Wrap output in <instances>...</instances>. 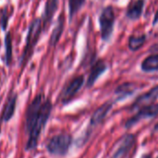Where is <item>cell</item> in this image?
<instances>
[{
    "instance_id": "obj_1",
    "label": "cell",
    "mask_w": 158,
    "mask_h": 158,
    "mask_svg": "<svg viewBox=\"0 0 158 158\" xmlns=\"http://www.w3.org/2000/svg\"><path fill=\"white\" fill-rule=\"evenodd\" d=\"M52 109V102L44 94H37L29 104L25 114V131L28 136L25 151L29 152L37 148L41 134L50 118Z\"/></svg>"
},
{
    "instance_id": "obj_2",
    "label": "cell",
    "mask_w": 158,
    "mask_h": 158,
    "mask_svg": "<svg viewBox=\"0 0 158 158\" xmlns=\"http://www.w3.org/2000/svg\"><path fill=\"white\" fill-rule=\"evenodd\" d=\"M43 20L42 18H36L31 20L29 25L28 32L25 41V46L23 49L22 56L20 57V67L25 68L28 62H30L33 53L34 48L40 39L41 33L43 32Z\"/></svg>"
},
{
    "instance_id": "obj_3",
    "label": "cell",
    "mask_w": 158,
    "mask_h": 158,
    "mask_svg": "<svg viewBox=\"0 0 158 158\" xmlns=\"http://www.w3.org/2000/svg\"><path fill=\"white\" fill-rule=\"evenodd\" d=\"M100 35L103 42H108L114 32V27L116 23V13L112 6H105L98 18Z\"/></svg>"
},
{
    "instance_id": "obj_4",
    "label": "cell",
    "mask_w": 158,
    "mask_h": 158,
    "mask_svg": "<svg viewBox=\"0 0 158 158\" xmlns=\"http://www.w3.org/2000/svg\"><path fill=\"white\" fill-rule=\"evenodd\" d=\"M72 136L68 133H59L53 136L46 143L47 152L54 156H64L68 154L71 144Z\"/></svg>"
},
{
    "instance_id": "obj_5",
    "label": "cell",
    "mask_w": 158,
    "mask_h": 158,
    "mask_svg": "<svg viewBox=\"0 0 158 158\" xmlns=\"http://www.w3.org/2000/svg\"><path fill=\"white\" fill-rule=\"evenodd\" d=\"M136 143V137L133 134L122 136L113 146L108 158H126Z\"/></svg>"
},
{
    "instance_id": "obj_6",
    "label": "cell",
    "mask_w": 158,
    "mask_h": 158,
    "mask_svg": "<svg viewBox=\"0 0 158 158\" xmlns=\"http://www.w3.org/2000/svg\"><path fill=\"white\" fill-rule=\"evenodd\" d=\"M83 84H84L83 75H79L71 79L61 91V94L59 96L61 103L64 105L69 103L74 98V96L79 93V91L81 89Z\"/></svg>"
},
{
    "instance_id": "obj_7",
    "label": "cell",
    "mask_w": 158,
    "mask_h": 158,
    "mask_svg": "<svg viewBox=\"0 0 158 158\" xmlns=\"http://www.w3.org/2000/svg\"><path fill=\"white\" fill-rule=\"evenodd\" d=\"M158 115V103L157 104H152L150 106L142 107L139 109V111L135 114V116H133L132 118H131L130 119L127 120L125 127L126 128H131L132 126H134L136 123L140 122L143 119H146V118H153L155 117H156Z\"/></svg>"
},
{
    "instance_id": "obj_8",
    "label": "cell",
    "mask_w": 158,
    "mask_h": 158,
    "mask_svg": "<svg viewBox=\"0 0 158 158\" xmlns=\"http://www.w3.org/2000/svg\"><path fill=\"white\" fill-rule=\"evenodd\" d=\"M108 67L105 60L103 59H97L91 67V70L86 81V87L91 88L94 85L96 81L99 77H101L106 70Z\"/></svg>"
},
{
    "instance_id": "obj_9",
    "label": "cell",
    "mask_w": 158,
    "mask_h": 158,
    "mask_svg": "<svg viewBox=\"0 0 158 158\" xmlns=\"http://www.w3.org/2000/svg\"><path fill=\"white\" fill-rule=\"evenodd\" d=\"M158 99V85L155 86L154 88H152L150 91H148L147 93L140 95L135 101L134 103L131 105V110L134 109H140L142 107L150 106L152 104L155 103V101Z\"/></svg>"
},
{
    "instance_id": "obj_10",
    "label": "cell",
    "mask_w": 158,
    "mask_h": 158,
    "mask_svg": "<svg viewBox=\"0 0 158 158\" xmlns=\"http://www.w3.org/2000/svg\"><path fill=\"white\" fill-rule=\"evenodd\" d=\"M112 107H113L112 101L106 102L102 106H100L92 115L90 120V126L94 128L98 126L100 123H102L104 119L106 118V116L108 115V113L110 112V110L112 109Z\"/></svg>"
},
{
    "instance_id": "obj_11",
    "label": "cell",
    "mask_w": 158,
    "mask_h": 158,
    "mask_svg": "<svg viewBox=\"0 0 158 158\" xmlns=\"http://www.w3.org/2000/svg\"><path fill=\"white\" fill-rule=\"evenodd\" d=\"M59 0H46L44 10L43 13V31H46L53 20V18L57 10Z\"/></svg>"
},
{
    "instance_id": "obj_12",
    "label": "cell",
    "mask_w": 158,
    "mask_h": 158,
    "mask_svg": "<svg viewBox=\"0 0 158 158\" xmlns=\"http://www.w3.org/2000/svg\"><path fill=\"white\" fill-rule=\"evenodd\" d=\"M145 6V0H134L132 1L126 11V17L130 20H137L139 19L143 12V8Z\"/></svg>"
},
{
    "instance_id": "obj_13",
    "label": "cell",
    "mask_w": 158,
    "mask_h": 158,
    "mask_svg": "<svg viewBox=\"0 0 158 158\" xmlns=\"http://www.w3.org/2000/svg\"><path fill=\"white\" fill-rule=\"evenodd\" d=\"M17 100H18V95L17 94H13L12 95H10L8 97V99L6 100L3 112H2V117H1V120L4 122H8L14 116L15 114V110H16V106H17Z\"/></svg>"
},
{
    "instance_id": "obj_14",
    "label": "cell",
    "mask_w": 158,
    "mask_h": 158,
    "mask_svg": "<svg viewBox=\"0 0 158 158\" xmlns=\"http://www.w3.org/2000/svg\"><path fill=\"white\" fill-rule=\"evenodd\" d=\"M64 27H65V17L63 14H60L49 39V45L51 47L56 46L57 43L59 42L61 35L63 33V31H64Z\"/></svg>"
},
{
    "instance_id": "obj_15",
    "label": "cell",
    "mask_w": 158,
    "mask_h": 158,
    "mask_svg": "<svg viewBox=\"0 0 158 158\" xmlns=\"http://www.w3.org/2000/svg\"><path fill=\"white\" fill-rule=\"evenodd\" d=\"M137 84L134 82H124L120 84L115 91V94L117 95V100L120 101L128 96L131 95L137 90Z\"/></svg>"
},
{
    "instance_id": "obj_16",
    "label": "cell",
    "mask_w": 158,
    "mask_h": 158,
    "mask_svg": "<svg viewBox=\"0 0 158 158\" xmlns=\"http://www.w3.org/2000/svg\"><path fill=\"white\" fill-rule=\"evenodd\" d=\"M141 69L146 73L158 71V53L145 57L141 64Z\"/></svg>"
},
{
    "instance_id": "obj_17",
    "label": "cell",
    "mask_w": 158,
    "mask_h": 158,
    "mask_svg": "<svg viewBox=\"0 0 158 158\" xmlns=\"http://www.w3.org/2000/svg\"><path fill=\"white\" fill-rule=\"evenodd\" d=\"M147 36L146 34L141 35H131L128 40V47L131 51L136 52L140 50L146 43Z\"/></svg>"
},
{
    "instance_id": "obj_18",
    "label": "cell",
    "mask_w": 158,
    "mask_h": 158,
    "mask_svg": "<svg viewBox=\"0 0 158 158\" xmlns=\"http://www.w3.org/2000/svg\"><path fill=\"white\" fill-rule=\"evenodd\" d=\"M5 60L7 66H9L12 61V38L9 31H7L5 36Z\"/></svg>"
},
{
    "instance_id": "obj_19",
    "label": "cell",
    "mask_w": 158,
    "mask_h": 158,
    "mask_svg": "<svg viewBox=\"0 0 158 158\" xmlns=\"http://www.w3.org/2000/svg\"><path fill=\"white\" fill-rule=\"evenodd\" d=\"M86 0H69V16L70 20L82 8Z\"/></svg>"
},
{
    "instance_id": "obj_20",
    "label": "cell",
    "mask_w": 158,
    "mask_h": 158,
    "mask_svg": "<svg viewBox=\"0 0 158 158\" xmlns=\"http://www.w3.org/2000/svg\"><path fill=\"white\" fill-rule=\"evenodd\" d=\"M9 17H10V13L8 12L7 6H4L0 11V27L3 31H6L7 28Z\"/></svg>"
},
{
    "instance_id": "obj_21",
    "label": "cell",
    "mask_w": 158,
    "mask_h": 158,
    "mask_svg": "<svg viewBox=\"0 0 158 158\" xmlns=\"http://www.w3.org/2000/svg\"><path fill=\"white\" fill-rule=\"evenodd\" d=\"M158 23V8L157 10L156 11L155 13V16H154V19H153V26H156Z\"/></svg>"
},
{
    "instance_id": "obj_22",
    "label": "cell",
    "mask_w": 158,
    "mask_h": 158,
    "mask_svg": "<svg viewBox=\"0 0 158 158\" xmlns=\"http://www.w3.org/2000/svg\"><path fill=\"white\" fill-rule=\"evenodd\" d=\"M155 131H158V123L156 125V127H155Z\"/></svg>"
},
{
    "instance_id": "obj_23",
    "label": "cell",
    "mask_w": 158,
    "mask_h": 158,
    "mask_svg": "<svg viewBox=\"0 0 158 158\" xmlns=\"http://www.w3.org/2000/svg\"><path fill=\"white\" fill-rule=\"evenodd\" d=\"M156 49H157V50H158V44H157V45H156Z\"/></svg>"
},
{
    "instance_id": "obj_24",
    "label": "cell",
    "mask_w": 158,
    "mask_h": 158,
    "mask_svg": "<svg viewBox=\"0 0 158 158\" xmlns=\"http://www.w3.org/2000/svg\"><path fill=\"white\" fill-rule=\"evenodd\" d=\"M0 132H1V127H0Z\"/></svg>"
}]
</instances>
